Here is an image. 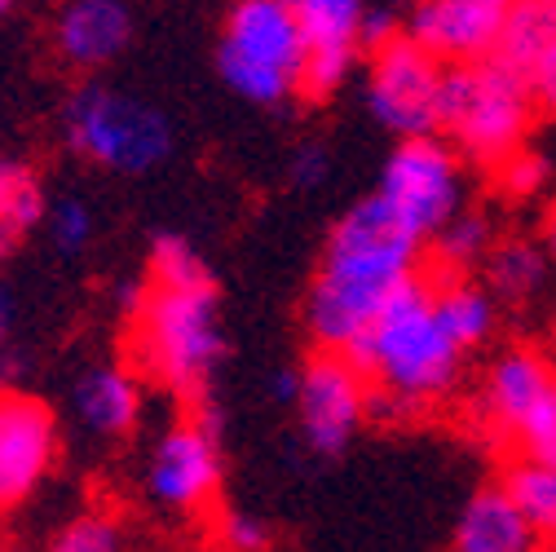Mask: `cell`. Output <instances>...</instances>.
I'll list each match as a JSON object with an SVG mask.
<instances>
[{
    "instance_id": "cell-1",
    "label": "cell",
    "mask_w": 556,
    "mask_h": 552,
    "mask_svg": "<svg viewBox=\"0 0 556 552\" xmlns=\"http://www.w3.org/2000/svg\"><path fill=\"white\" fill-rule=\"evenodd\" d=\"M429 243L415 235L380 195L344 213L323 248L314 288L305 297V327L318 350H350L371 327L380 305L420 274Z\"/></svg>"
},
{
    "instance_id": "cell-2",
    "label": "cell",
    "mask_w": 556,
    "mask_h": 552,
    "mask_svg": "<svg viewBox=\"0 0 556 552\" xmlns=\"http://www.w3.org/2000/svg\"><path fill=\"white\" fill-rule=\"evenodd\" d=\"M132 354L173 393H199L226 354L217 284L194 243L177 230L151 243V284L132 305Z\"/></svg>"
},
{
    "instance_id": "cell-3",
    "label": "cell",
    "mask_w": 556,
    "mask_h": 552,
    "mask_svg": "<svg viewBox=\"0 0 556 552\" xmlns=\"http://www.w3.org/2000/svg\"><path fill=\"white\" fill-rule=\"evenodd\" d=\"M344 354L371 380V406L384 402L389 411H425L442 402L464 367V344L438 314L429 274L406 279Z\"/></svg>"
},
{
    "instance_id": "cell-4",
    "label": "cell",
    "mask_w": 556,
    "mask_h": 552,
    "mask_svg": "<svg viewBox=\"0 0 556 552\" xmlns=\"http://www.w3.org/2000/svg\"><path fill=\"white\" fill-rule=\"evenodd\" d=\"M539 106L530 80L500 58H477L446 66L438 133L459 151V160L495 168L517 147H526Z\"/></svg>"
},
{
    "instance_id": "cell-5",
    "label": "cell",
    "mask_w": 556,
    "mask_h": 552,
    "mask_svg": "<svg viewBox=\"0 0 556 552\" xmlns=\"http://www.w3.org/2000/svg\"><path fill=\"white\" fill-rule=\"evenodd\" d=\"M305 32L296 23L292 0H230L217 72L226 89L252 106H288L305 85Z\"/></svg>"
},
{
    "instance_id": "cell-6",
    "label": "cell",
    "mask_w": 556,
    "mask_h": 552,
    "mask_svg": "<svg viewBox=\"0 0 556 552\" xmlns=\"http://www.w3.org/2000/svg\"><path fill=\"white\" fill-rule=\"evenodd\" d=\"M62 137L80 160L119 177L155 173L160 164H168L177 147L173 120L155 102L106 85H89L66 98Z\"/></svg>"
},
{
    "instance_id": "cell-7",
    "label": "cell",
    "mask_w": 556,
    "mask_h": 552,
    "mask_svg": "<svg viewBox=\"0 0 556 552\" xmlns=\"http://www.w3.org/2000/svg\"><path fill=\"white\" fill-rule=\"evenodd\" d=\"M376 195L420 235L425 243L464 209V164L451 142L429 137H397L380 168Z\"/></svg>"
},
{
    "instance_id": "cell-8",
    "label": "cell",
    "mask_w": 556,
    "mask_h": 552,
    "mask_svg": "<svg viewBox=\"0 0 556 552\" xmlns=\"http://www.w3.org/2000/svg\"><path fill=\"white\" fill-rule=\"evenodd\" d=\"M442 80H446V62L433 58L420 40L397 32L371 49L367 111L393 137H429L438 133Z\"/></svg>"
},
{
    "instance_id": "cell-9",
    "label": "cell",
    "mask_w": 556,
    "mask_h": 552,
    "mask_svg": "<svg viewBox=\"0 0 556 552\" xmlns=\"http://www.w3.org/2000/svg\"><path fill=\"white\" fill-rule=\"evenodd\" d=\"M292 406H296V421H301L309 451L340 455L358 438L367 411H371V380L363 376V367L350 354L323 350L296 372Z\"/></svg>"
},
{
    "instance_id": "cell-10",
    "label": "cell",
    "mask_w": 556,
    "mask_h": 552,
    "mask_svg": "<svg viewBox=\"0 0 556 552\" xmlns=\"http://www.w3.org/2000/svg\"><path fill=\"white\" fill-rule=\"evenodd\" d=\"M222 491V447L213 425L177 421L147 460V495L164 513H203Z\"/></svg>"
},
{
    "instance_id": "cell-11",
    "label": "cell",
    "mask_w": 556,
    "mask_h": 552,
    "mask_svg": "<svg viewBox=\"0 0 556 552\" xmlns=\"http://www.w3.org/2000/svg\"><path fill=\"white\" fill-rule=\"evenodd\" d=\"M58 464V421L31 398L0 389V513L27 504Z\"/></svg>"
},
{
    "instance_id": "cell-12",
    "label": "cell",
    "mask_w": 556,
    "mask_h": 552,
    "mask_svg": "<svg viewBox=\"0 0 556 552\" xmlns=\"http://www.w3.org/2000/svg\"><path fill=\"white\" fill-rule=\"evenodd\" d=\"M371 0H292L296 23L305 32V98H331L350 80L363 53V14Z\"/></svg>"
},
{
    "instance_id": "cell-13",
    "label": "cell",
    "mask_w": 556,
    "mask_h": 552,
    "mask_svg": "<svg viewBox=\"0 0 556 552\" xmlns=\"http://www.w3.org/2000/svg\"><path fill=\"white\" fill-rule=\"evenodd\" d=\"M508 18V0H415L406 14V36L420 40L446 66L491 58Z\"/></svg>"
},
{
    "instance_id": "cell-14",
    "label": "cell",
    "mask_w": 556,
    "mask_h": 552,
    "mask_svg": "<svg viewBox=\"0 0 556 552\" xmlns=\"http://www.w3.org/2000/svg\"><path fill=\"white\" fill-rule=\"evenodd\" d=\"M556 385V367L534 350H508L491 363L477 393V416L500 442H517V434L530 425V416L543 406V398Z\"/></svg>"
},
{
    "instance_id": "cell-15",
    "label": "cell",
    "mask_w": 556,
    "mask_h": 552,
    "mask_svg": "<svg viewBox=\"0 0 556 552\" xmlns=\"http://www.w3.org/2000/svg\"><path fill=\"white\" fill-rule=\"evenodd\" d=\"M49 36L66 66L102 72L132 45V10L128 0H62Z\"/></svg>"
},
{
    "instance_id": "cell-16",
    "label": "cell",
    "mask_w": 556,
    "mask_h": 552,
    "mask_svg": "<svg viewBox=\"0 0 556 552\" xmlns=\"http://www.w3.org/2000/svg\"><path fill=\"white\" fill-rule=\"evenodd\" d=\"M451 543L459 552H530L539 548V535L530 530V522L500 481V487H485L464 504Z\"/></svg>"
},
{
    "instance_id": "cell-17",
    "label": "cell",
    "mask_w": 556,
    "mask_h": 552,
    "mask_svg": "<svg viewBox=\"0 0 556 552\" xmlns=\"http://www.w3.org/2000/svg\"><path fill=\"white\" fill-rule=\"evenodd\" d=\"M76 416L93 438H124L142 416V385L124 367H93L76 385Z\"/></svg>"
},
{
    "instance_id": "cell-18",
    "label": "cell",
    "mask_w": 556,
    "mask_h": 552,
    "mask_svg": "<svg viewBox=\"0 0 556 552\" xmlns=\"http://www.w3.org/2000/svg\"><path fill=\"white\" fill-rule=\"evenodd\" d=\"M556 45V0H508V18L491 58L530 80L539 58Z\"/></svg>"
},
{
    "instance_id": "cell-19",
    "label": "cell",
    "mask_w": 556,
    "mask_h": 552,
    "mask_svg": "<svg viewBox=\"0 0 556 552\" xmlns=\"http://www.w3.org/2000/svg\"><path fill=\"white\" fill-rule=\"evenodd\" d=\"M433 301H438V314L446 323V331L464 344V354L477 350V344L495 331V297L491 288H477L468 284V274H433Z\"/></svg>"
},
{
    "instance_id": "cell-20",
    "label": "cell",
    "mask_w": 556,
    "mask_h": 552,
    "mask_svg": "<svg viewBox=\"0 0 556 552\" xmlns=\"http://www.w3.org/2000/svg\"><path fill=\"white\" fill-rule=\"evenodd\" d=\"M504 491L539 535V548H556V464L517 455L504 473Z\"/></svg>"
},
{
    "instance_id": "cell-21",
    "label": "cell",
    "mask_w": 556,
    "mask_h": 552,
    "mask_svg": "<svg viewBox=\"0 0 556 552\" xmlns=\"http://www.w3.org/2000/svg\"><path fill=\"white\" fill-rule=\"evenodd\" d=\"M485 265V288L500 301H530L543 292L547 274H552V256L543 243H526V239H513V243H495L491 256L481 261Z\"/></svg>"
},
{
    "instance_id": "cell-22",
    "label": "cell",
    "mask_w": 556,
    "mask_h": 552,
    "mask_svg": "<svg viewBox=\"0 0 556 552\" xmlns=\"http://www.w3.org/2000/svg\"><path fill=\"white\" fill-rule=\"evenodd\" d=\"M495 248V235H491V222L477 217V213H455L433 239H429V269L433 274H468L477 269Z\"/></svg>"
},
{
    "instance_id": "cell-23",
    "label": "cell",
    "mask_w": 556,
    "mask_h": 552,
    "mask_svg": "<svg viewBox=\"0 0 556 552\" xmlns=\"http://www.w3.org/2000/svg\"><path fill=\"white\" fill-rule=\"evenodd\" d=\"M45 213H49V199H45L36 168L27 160L0 155V222L14 235H27L45 222Z\"/></svg>"
},
{
    "instance_id": "cell-24",
    "label": "cell",
    "mask_w": 556,
    "mask_h": 552,
    "mask_svg": "<svg viewBox=\"0 0 556 552\" xmlns=\"http://www.w3.org/2000/svg\"><path fill=\"white\" fill-rule=\"evenodd\" d=\"M45 230H49V243L62 256H80V252H89V243L98 235V222H93L85 199H62L45 213Z\"/></svg>"
},
{
    "instance_id": "cell-25",
    "label": "cell",
    "mask_w": 556,
    "mask_h": 552,
    "mask_svg": "<svg viewBox=\"0 0 556 552\" xmlns=\"http://www.w3.org/2000/svg\"><path fill=\"white\" fill-rule=\"evenodd\" d=\"M491 173H495L500 190H504L508 199H521V203L539 199V195L552 186V164H547L539 151H530V147H517V151H513L508 160H500Z\"/></svg>"
},
{
    "instance_id": "cell-26",
    "label": "cell",
    "mask_w": 556,
    "mask_h": 552,
    "mask_svg": "<svg viewBox=\"0 0 556 552\" xmlns=\"http://www.w3.org/2000/svg\"><path fill=\"white\" fill-rule=\"evenodd\" d=\"M119 543H124V526L111 513H80L53 539L58 552H115Z\"/></svg>"
},
{
    "instance_id": "cell-27",
    "label": "cell",
    "mask_w": 556,
    "mask_h": 552,
    "mask_svg": "<svg viewBox=\"0 0 556 552\" xmlns=\"http://www.w3.org/2000/svg\"><path fill=\"white\" fill-rule=\"evenodd\" d=\"M513 451H517V455H534V460H552V464H556V385H552V393L543 398V406L530 416V425L517 434Z\"/></svg>"
},
{
    "instance_id": "cell-28",
    "label": "cell",
    "mask_w": 556,
    "mask_h": 552,
    "mask_svg": "<svg viewBox=\"0 0 556 552\" xmlns=\"http://www.w3.org/2000/svg\"><path fill=\"white\" fill-rule=\"evenodd\" d=\"M288 173H292V181L296 186H323L327 177H331V151L323 147V142H301L296 151H292V160H288Z\"/></svg>"
},
{
    "instance_id": "cell-29",
    "label": "cell",
    "mask_w": 556,
    "mask_h": 552,
    "mask_svg": "<svg viewBox=\"0 0 556 552\" xmlns=\"http://www.w3.org/2000/svg\"><path fill=\"white\" fill-rule=\"evenodd\" d=\"M217 530H222L217 539H222L226 548H239V552L269 548V530H265V522H256V517H248V513H230V517H222Z\"/></svg>"
},
{
    "instance_id": "cell-30",
    "label": "cell",
    "mask_w": 556,
    "mask_h": 552,
    "mask_svg": "<svg viewBox=\"0 0 556 552\" xmlns=\"http://www.w3.org/2000/svg\"><path fill=\"white\" fill-rule=\"evenodd\" d=\"M530 93H534V106L543 115H556V45L539 58V66L530 72Z\"/></svg>"
},
{
    "instance_id": "cell-31",
    "label": "cell",
    "mask_w": 556,
    "mask_h": 552,
    "mask_svg": "<svg viewBox=\"0 0 556 552\" xmlns=\"http://www.w3.org/2000/svg\"><path fill=\"white\" fill-rule=\"evenodd\" d=\"M402 27H397V18L389 14V10H380V5H367V14H363V49H376V45H384L389 36H397Z\"/></svg>"
},
{
    "instance_id": "cell-32",
    "label": "cell",
    "mask_w": 556,
    "mask_h": 552,
    "mask_svg": "<svg viewBox=\"0 0 556 552\" xmlns=\"http://www.w3.org/2000/svg\"><path fill=\"white\" fill-rule=\"evenodd\" d=\"M10 340H14V297L0 284V359L10 354Z\"/></svg>"
},
{
    "instance_id": "cell-33",
    "label": "cell",
    "mask_w": 556,
    "mask_h": 552,
    "mask_svg": "<svg viewBox=\"0 0 556 552\" xmlns=\"http://www.w3.org/2000/svg\"><path fill=\"white\" fill-rule=\"evenodd\" d=\"M269 393L283 398V402H292V398H296V372H278V376L269 380Z\"/></svg>"
},
{
    "instance_id": "cell-34",
    "label": "cell",
    "mask_w": 556,
    "mask_h": 552,
    "mask_svg": "<svg viewBox=\"0 0 556 552\" xmlns=\"http://www.w3.org/2000/svg\"><path fill=\"white\" fill-rule=\"evenodd\" d=\"M14 239H18V235H14L5 222H0V265H5V261L14 256Z\"/></svg>"
},
{
    "instance_id": "cell-35",
    "label": "cell",
    "mask_w": 556,
    "mask_h": 552,
    "mask_svg": "<svg viewBox=\"0 0 556 552\" xmlns=\"http://www.w3.org/2000/svg\"><path fill=\"white\" fill-rule=\"evenodd\" d=\"M543 248H547V256H552V269H556V209H552V217H547V230H543Z\"/></svg>"
},
{
    "instance_id": "cell-36",
    "label": "cell",
    "mask_w": 556,
    "mask_h": 552,
    "mask_svg": "<svg viewBox=\"0 0 556 552\" xmlns=\"http://www.w3.org/2000/svg\"><path fill=\"white\" fill-rule=\"evenodd\" d=\"M18 5H23V0H0V18H10Z\"/></svg>"
}]
</instances>
